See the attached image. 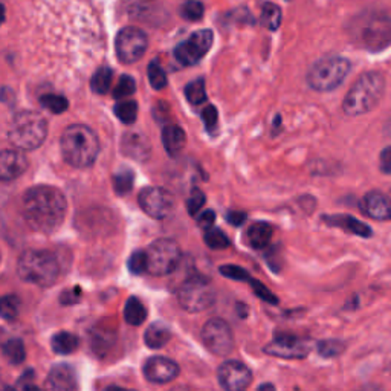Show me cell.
<instances>
[{"label": "cell", "instance_id": "obj_1", "mask_svg": "<svg viewBox=\"0 0 391 391\" xmlns=\"http://www.w3.org/2000/svg\"><path fill=\"white\" fill-rule=\"evenodd\" d=\"M66 213L67 202L59 188L39 185L30 188L23 196L25 220L34 231L55 233L65 222Z\"/></svg>", "mask_w": 391, "mask_h": 391}, {"label": "cell", "instance_id": "obj_2", "mask_svg": "<svg viewBox=\"0 0 391 391\" xmlns=\"http://www.w3.org/2000/svg\"><path fill=\"white\" fill-rule=\"evenodd\" d=\"M61 153L69 165L75 169L90 167L100 153V141L95 131L85 124H72L63 131Z\"/></svg>", "mask_w": 391, "mask_h": 391}, {"label": "cell", "instance_id": "obj_3", "mask_svg": "<svg viewBox=\"0 0 391 391\" xmlns=\"http://www.w3.org/2000/svg\"><path fill=\"white\" fill-rule=\"evenodd\" d=\"M383 92H385V78L378 71L366 72L353 83L348 90L342 110L347 116H359L372 112L381 103Z\"/></svg>", "mask_w": 391, "mask_h": 391}, {"label": "cell", "instance_id": "obj_4", "mask_svg": "<svg viewBox=\"0 0 391 391\" xmlns=\"http://www.w3.org/2000/svg\"><path fill=\"white\" fill-rule=\"evenodd\" d=\"M19 277L25 283L49 288L60 275V264L57 257L49 251L30 249L20 255L17 263Z\"/></svg>", "mask_w": 391, "mask_h": 391}, {"label": "cell", "instance_id": "obj_5", "mask_svg": "<svg viewBox=\"0 0 391 391\" xmlns=\"http://www.w3.org/2000/svg\"><path fill=\"white\" fill-rule=\"evenodd\" d=\"M47 123L43 115L34 110H23L12 118L8 131L10 142L19 150H36L45 142Z\"/></svg>", "mask_w": 391, "mask_h": 391}, {"label": "cell", "instance_id": "obj_6", "mask_svg": "<svg viewBox=\"0 0 391 391\" xmlns=\"http://www.w3.org/2000/svg\"><path fill=\"white\" fill-rule=\"evenodd\" d=\"M356 45L367 51H382L391 45V17L373 12L362 17L352 31Z\"/></svg>", "mask_w": 391, "mask_h": 391}, {"label": "cell", "instance_id": "obj_7", "mask_svg": "<svg viewBox=\"0 0 391 391\" xmlns=\"http://www.w3.org/2000/svg\"><path fill=\"white\" fill-rule=\"evenodd\" d=\"M350 67V61L344 57L321 59L307 72V83L317 92H330L344 83Z\"/></svg>", "mask_w": 391, "mask_h": 391}, {"label": "cell", "instance_id": "obj_8", "mask_svg": "<svg viewBox=\"0 0 391 391\" xmlns=\"http://www.w3.org/2000/svg\"><path fill=\"white\" fill-rule=\"evenodd\" d=\"M215 290L208 280L202 277H190L178 289V302L184 310L199 313L214 303Z\"/></svg>", "mask_w": 391, "mask_h": 391}, {"label": "cell", "instance_id": "obj_9", "mask_svg": "<svg viewBox=\"0 0 391 391\" xmlns=\"http://www.w3.org/2000/svg\"><path fill=\"white\" fill-rule=\"evenodd\" d=\"M147 254V272L155 277H165L176 271L180 262L179 244L171 239H158L153 242Z\"/></svg>", "mask_w": 391, "mask_h": 391}, {"label": "cell", "instance_id": "obj_10", "mask_svg": "<svg viewBox=\"0 0 391 391\" xmlns=\"http://www.w3.org/2000/svg\"><path fill=\"white\" fill-rule=\"evenodd\" d=\"M149 46V39L145 32L135 26H127L118 32L115 40V51L118 60L125 65H131L144 57Z\"/></svg>", "mask_w": 391, "mask_h": 391}, {"label": "cell", "instance_id": "obj_11", "mask_svg": "<svg viewBox=\"0 0 391 391\" xmlns=\"http://www.w3.org/2000/svg\"><path fill=\"white\" fill-rule=\"evenodd\" d=\"M138 202L147 215L158 220L170 218L174 213V209H176V199H174V196L169 190L160 187L144 188L138 196Z\"/></svg>", "mask_w": 391, "mask_h": 391}, {"label": "cell", "instance_id": "obj_12", "mask_svg": "<svg viewBox=\"0 0 391 391\" xmlns=\"http://www.w3.org/2000/svg\"><path fill=\"white\" fill-rule=\"evenodd\" d=\"M214 34L209 30H200L193 32L174 49V57L184 66H194L205 57L213 46Z\"/></svg>", "mask_w": 391, "mask_h": 391}, {"label": "cell", "instance_id": "obj_13", "mask_svg": "<svg viewBox=\"0 0 391 391\" xmlns=\"http://www.w3.org/2000/svg\"><path fill=\"white\" fill-rule=\"evenodd\" d=\"M202 341L209 352L218 356H226L234 348V335L231 327L220 318H213L202 329Z\"/></svg>", "mask_w": 391, "mask_h": 391}, {"label": "cell", "instance_id": "obj_14", "mask_svg": "<svg viewBox=\"0 0 391 391\" xmlns=\"http://www.w3.org/2000/svg\"><path fill=\"white\" fill-rule=\"evenodd\" d=\"M263 352L275 358L304 359L312 352V341L295 337V335L280 333L268 346H264Z\"/></svg>", "mask_w": 391, "mask_h": 391}, {"label": "cell", "instance_id": "obj_15", "mask_svg": "<svg viewBox=\"0 0 391 391\" xmlns=\"http://www.w3.org/2000/svg\"><path fill=\"white\" fill-rule=\"evenodd\" d=\"M218 379L223 390L242 391L251 385L253 373L243 362L226 361L218 370Z\"/></svg>", "mask_w": 391, "mask_h": 391}, {"label": "cell", "instance_id": "obj_16", "mask_svg": "<svg viewBox=\"0 0 391 391\" xmlns=\"http://www.w3.org/2000/svg\"><path fill=\"white\" fill-rule=\"evenodd\" d=\"M178 374L179 366L164 356H153L144 364V376L151 383L171 382L178 378Z\"/></svg>", "mask_w": 391, "mask_h": 391}, {"label": "cell", "instance_id": "obj_17", "mask_svg": "<svg viewBox=\"0 0 391 391\" xmlns=\"http://www.w3.org/2000/svg\"><path fill=\"white\" fill-rule=\"evenodd\" d=\"M28 170V159L22 150H2L0 151V182H10L22 176Z\"/></svg>", "mask_w": 391, "mask_h": 391}, {"label": "cell", "instance_id": "obj_18", "mask_svg": "<svg viewBox=\"0 0 391 391\" xmlns=\"http://www.w3.org/2000/svg\"><path fill=\"white\" fill-rule=\"evenodd\" d=\"M361 211L367 218L374 220H390L391 219V200L382 191H370L362 198L359 204Z\"/></svg>", "mask_w": 391, "mask_h": 391}, {"label": "cell", "instance_id": "obj_19", "mask_svg": "<svg viewBox=\"0 0 391 391\" xmlns=\"http://www.w3.org/2000/svg\"><path fill=\"white\" fill-rule=\"evenodd\" d=\"M46 387L54 391H74L78 388L74 368L67 364H59L52 367L47 374Z\"/></svg>", "mask_w": 391, "mask_h": 391}, {"label": "cell", "instance_id": "obj_20", "mask_svg": "<svg viewBox=\"0 0 391 391\" xmlns=\"http://www.w3.org/2000/svg\"><path fill=\"white\" fill-rule=\"evenodd\" d=\"M323 222L330 226H337L344 229L346 233H350L359 237H372L373 231L367 223L358 220L353 215L348 214H333V215H323Z\"/></svg>", "mask_w": 391, "mask_h": 391}, {"label": "cell", "instance_id": "obj_21", "mask_svg": "<svg viewBox=\"0 0 391 391\" xmlns=\"http://www.w3.org/2000/svg\"><path fill=\"white\" fill-rule=\"evenodd\" d=\"M121 151L135 160H147L150 158V141L141 134H125L121 139Z\"/></svg>", "mask_w": 391, "mask_h": 391}, {"label": "cell", "instance_id": "obj_22", "mask_svg": "<svg viewBox=\"0 0 391 391\" xmlns=\"http://www.w3.org/2000/svg\"><path fill=\"white\" fill-rule=\"evenodd\" d=\"M162 144L170 156H178L187 144V135L176 124H167L162 129Z\"/></svg>", "mask_w": 391, "mask_h": 391}, {"label": "cell", "instance_id": "obj_23", "mask_svg": "<svg viewBox=\"0 0 391 391\" xmlns=\"http://www.w3.org/2000/svg\"><path fill=\"white\" fill-rule=\"evenodd\" d=\"M274 235V228L268 222H255L248 229L249 244L255 249L266 248Z\"/></svg>", "mask_w": 391, "mask_h": 391}, {"label": "cell", "instance_id": "obj_24", "mask_svg": "<svg viewBox=\"0 0 391 391\" xmlns=\"http://www.w3.org/2000/svg\"><path fill=\"white\" fill-rule=\"evenodd\" d=\"M170 339H171L170 329L160 323L151 324L144 333V341L147 347L155 348V350L156 348H162L164 346H167V342Z\"/></svg>", "mask_w": 391, "mask_h": 391}, {"label": "cell", "instance_id": "obj_25", "mask_svg": "<svg viewBox=\"0 0 391 391\" xmlns=\"http://www.w3.org/2000/svg\"><path fill=\"white\" fill-rule=\"evenodd\" d=\"M52 350L59 355H71L80 346V339L71 332H60L54 335L51 341Z\"/></svg>", "mask_w": 391, "mask_h": 391}, {"label": "cell", "instance_id": "obj_26", "mask_svg": "<svg viewBox=\"0 0 391 391\" xmlns=\"http://www.w3.org/2000/svg\"><path fill=\"white\" fill-rule=\"evenodd\" d=\"M147 318V309L141 299L136 297H130L124 307V319L130 326H141Z\"/></svg>", "mask_w": 391, "mask_h": 391}, {"label": "cell", "instance_id": "obj_27", "mask_svg": "<svg viewBox=\"0 0 391 391\" xmlns=\"http://www.w3.org/2000/svg\"><path fill=\"white\" fill-rule=\"evenodd\" d=\"M282 17H283L282 10L278 8L275 3H271V2L263 3L260 20L264 28H268L269 31H277L282 25Z\"/></svg>", "mask_w": 391, "mask_h": 391}, {"label": "cell", "instance_id": "obj_28", "mask_svg": "<svg viewBox=\"0 0 391 391\" xmlns=\"http://www.w3.org/2000/svg\"><path fill=\"white\" fill-rule=\"evenodd\" d=\"M3 355L5 358L8 359V362L11 364H22V362L26 359V348L25 344L22 342V339H10L5 342L3 346Z\"/></svg>", "mask_w": 391, "mask_h": 391}, {"label": "cell", "instance_id": "obj_29", "mask_svg": "<svg viewBox=\"0 0 391 391\" xmlns=\"http://www.w3.org/2000/svg\"><path fill=\"white\" fill-rule=\"evenodd\" d=\"M20 307H22V302L17 295L14 293H8V295L0 297V317L6 321L16 319L20 313Z\"/></svg>", "mask_w": 391, "mask_h": 391}, {"label": "cell", "instance_id": "obj_30", "mask_svg": "<svg viewBox=\"0 0 391 391\" xmlns=\"http://www.w3.org/2000/svg\"><path fill=\"white\" fill-rule=\"evenodd\" d=\"M112 78H114V72L110 67H100L90 80V87L95 94H107L112 86Z\"/></svg>", "mask_w": 391, "mask_h": 391}, {"label": "cell", "instance_id": "obj_31", "mask_svg": "<svg viewBox=\"0 0 391 391\" xmlns=\"http://www.w3.org/2000/svg\"><path fill=\"white\" fill-rule=\"evenodd\" d=\"M185 96L193 106H200L202 103L207 101V89H205V80L198 78L191 83H188L185 87Z\"/></svg>", "mask_w": 391, "mask_h": 391}, {"label": "cell", "instance_id": "obj_32", "mask_svg": "<svg viewBox=\"0 0 391 391\" xmlns=\"http://www.w3.org/2000/svg\"><path fill=\"white\" fill-rule=\"evenodd\" d=\"M115 115L124 124H134L138 118V103L136 101H121L115 106Z\"/></svg>", "mask_w": 391, "mask_h": 391}, {"label": "cell", "instance_id": "obj_33", "mask_svg": "<svg viewBox=\"0 0 391 391\" xmlns=\"http://www.w3.org/2000/svg\"><path fill=\"white\" fill-rule=\"evenodd\" d=\"M134 182H135L134 171L129 170V169H124L118 174H115L114 188H115V191L118 194L124 196V194H127V193L131 191V188H134Z\"/></svg>", "mask_w": 391, "mask_h": 391}, {"label": "cell", "instance_id": "obj_34", "mask_svg": "<svg viewBox=\"0 0 391 391\" xmlns=\"http://www.w3.org/2000/svg\"><path fill=\"white\" fill-rule=\"evenodd\" d=\"M40 103H41V106L47 110H51L55 115L63 114V112H66L69 107L67 98H65L63 95H55V94L43 95L40 98Z\"/></svg>", "mask_w": 391, "mask_h": 391}, {"label": "cell", "instance_id": "obj_35", "mask_svg": "<svg viewBox=\"0 0 391 391\" xmlns=\"http://www.w3.org/2000/svg\"><path fill=\"white\" fill-rule=\"evenodd\" d=\"M204 240L207 243V246L211 249H226L229 246V239L222 233V229L213 226L205 231Z\"/></svg>", "mask_w": 391, "mask_h": 391}, {"label": "cell", "instance_id": "obj_36", "mask_svg": "<svg viewBox=\"0 0 391 391\" xmlns=\"http://www.w3.org/2000/svg\"><path fill=\"white\" fill-rule=\"evenodd\" d=\"M147 72H149L150 85L155 90L164 89L167 86V83H169V80H167L165 71L162 67H160L158 61H151L149 65V69H147Z\"/></svg>", "mask_w": 391, "mask_h": 391}, {"label": "cell", "instance_id": "obj_37", "mask_svg": "<svg viewBox=\"0 0 391 391\" xmlns=\"http://www.w3.org/2000/svg\"><path fill=\"white\" fill-rule=\"evenodd\" d=\"M317 348L319 356H323V358H335V356H339L346 350V344L337 339H326L318 342Z\"/></svg>", "mask_w": 391, "mask_h": 391}, {"label": "cell", "instance_id": "obj_38", "mask_svg": "<svg viewBox=\"0 0 391 391\" xmlns=\"http://www.w3.org/2000/svg\"><path fill=\"white\" fill-rule=\"evenodd\" d=\"M204 3H200L199 0H187L180 8V16L185 20H190V22H198L202 17H204Z\"/></svg>", "mask_w": 391, "mask_h": 391}, {"label": "cell", "instance_id": "obj_39", "mask_svg": "<svg viewBox=\"0 0 391 391\" xmlns=\"http://www.w3.org/2000/svg\"><path fill=\"white\" fill-rule=\"evenodd\" d=\"M136 90V83L135 80L131 78L130 75H123L120 78V83H118V86L114 90V96L118 98H127L130 95H134Z\"/></svg>", "mask_w": 391, "mask_h": 391}, {"label": "cell", "instance_id": "obj_40", "mask_svg": "<svg viewBox=\"0 0 391 391\" xmlns=\"http://www.w3.org/2000/svg\"><path fill=\"white\" fill-rule=\"evenodd\" d=\"M220 274L226 278H231L234 282H249L251 275L246 272V269H243L240 266H235V264H223L219 269Z\"/></svg>", "mask_w": 391, "mask_h": 391}, {"label": "cell", "instance_id": "obj_41", "mask_svg": "<svg viewBox=\"0 0 391 391\" xmlns=\"http://www.w3.org/2000/svg\"><path fill=\"white\" fill-rule=\"evenodd\" d=\"M207 202L205 198V193L199 190V188H193L191 194H190V199L187 202V211L190 215H196L198 214L202 208H204Z\"/></svg>", "mask_w": 391, "mask_h": 391}, {"label": "cell", "instance_id": "obj_42", "mask_svg": "<svg viewBox=\"0 0 391 391\" xmlns=\"http://www.w3.org/2000/svg\"><path fill=\"white\" fill-rule=\"evenodd\" d=\"M127 266L130 269L131 274L141 275L144 272H147V254L145 251H135L134 254L130 255Z\"/></svg>", "mask_w": 391, "mask_h": 391}, {"label": "cell", "instance_id": "obj_43", "mask_svg": "<svg viewBox=\"0 0 391 391\" xmlns=\"http://www.w3.org/2000/svg\"><path fill=\"white\" fill-rule=\"evenodd\" d=\"M248 283L251 284V288H253L255 295L260 299H263L264 303H269V304H277L278 303V298L275 297V293H272L263 283H260L258 280H254V278H251Z\"/></svg>", "mask_w": 391, "mask_h": 391}, {"label": "cell", "instance_id": "obj_44", "mask_svg": "<svg viewBox=\"0 0 391 391\" xmlns=\"http://www.w3.org/2000/svg\"><path fill=\"white\" fill-rule=\"evenodd\" d=\"M202 120L205 123V127L208 131H214L215 127H218V123H219V112L211 104H208V106L202 110Z\"/></svg>", "mask_w": 391, "mask_h": 391}, {"label": "cell", "instance_id": "obj_45", "mask_svg": "<svg viewBox=\"0 0 391 391\" xmlns=\"http://www.w3.org/2000/svg\"><path fill=\"white\" fill-rule=\"evenodd\" d=\"M83 297V292H81V288H78V286H75V288H71V289H66L65 292L61 293L60 295V303L63 306H72V304H76Z\"/></svg>", "mask_w": 391, "mask_h": 391}, {"label": "cell", "instance_id": "obj_46", "mask_svg": "<svg viewBox=\"0 0 391 391\" xmlns=\"http://www.w3.org/2000/svg\"><path fill=\"white\" fill-rule=\"evenodd\" d=\"M379 169L382 173L391 174V147H385L379 156Z\"/></svg>", "mask_w": 391, "mask_h": 391}, {"label": "cell", "instance_id": "obj_47", "mask_svg": "<svg viewBox=\"0 0 391 391\" xmlns=\"http://www.w3.org/2000/svg\"><path fill=\"white\" fill-rule=\"evenodd\" d=\"M214 220H215V213H214V211H209V209H208V211L202 213V215L199 218V222H198V223H199V226H200L202 229H205V231H207V229H209V228H211V226L214 225Z\"/></svg>", "mask_w": 391, "mask_h": 391}, {"label": "cell", "instance_id": "obj_48", "mask_svg": "<svg viewBox=\"0 0 391 391\" xmlns=\"http://www.w3.org/2000/svg\"><path fill=\"white\" fill-rule=\"evenodd\" d=\"M226 220L234 226H240L242 223L246 220V213L242 211H229L226 215Z\"/></svg>", "mask_w": 391, "mask_h": 391}, {"label": "cell", "instance_id": "obj_49", "mask_svg": "<svg viewBox=\"0 0 391 391\" xmlns=\"http://www.w3.org/2000/svg\"><path fill=\"white\" fill-rule=\"evenodd\" d=\"M32 381H34V372L32 370H28V372L22 376V379L19 381V383H17V387L19 388H36V385H34L32 383Z\"/></svg>", "mask_w": 391, "mask_h": 391}, {"label": "cell", "instance_id": "obj_50", "mask_svg": "<svg viewBox=\"0 0 391 391\" xmlns=\"http://www.w3.org/2000/svg\"><path fill=\"white\" fill-rule=\"evenodd\" d=\"M5 22V6L0 3V25Z\"/></svg>", "mask_w": 391, "mask_h": 391}, {"label": "cell", "instance_id": "obj_51", "mask_svg": "<svg viewBox=\"0 0 391 391\" xmlns=\"http://www.w3.org/2000/svg\"><path fill=\"white\" fill-rule=\"evenodd\" d=\"M266 388L274 390L275 387H274V385H271V383H264V385H260V387H258V390H266Z\"/></svg>", "mask_w": 391, "mask_h": 391}]
</instances>
